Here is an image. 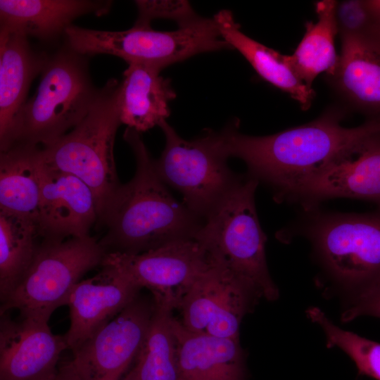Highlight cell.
<instances>
[{
	"label": "cell",
	"mask_w": 380,
	"mask_h": 380,
	"mask_svg": "<svg viewBox=\"0 0 380 380\" xmlns=\"http://www.w3.org/2000/svg\"><path fill=\"white\" fill-rule=\"evenodd\" d=\"M343 115L330 110L307 124L262 137L240 133L233 122L221 130L224 147L229 158L246 164L249 176L270 186L277 201L301 181L358 151L380 132V120L347 128L340 125Z\"/></svg>",
	"instance_id": "obj_1"
},
{
	"label": "cell",
	"mask_w": 380,
	"mask_h": 380,
	"mask_svg": "<svg viewBox=\"0 0 380 380\" xmlns=\"http://www.w3.org/2000/svg\"><path fill=\"white\" fill-rule=\"evenodd\" d=\"M123 139L134 153L136 170L115 190L99 216L97 222L106 228L99 241L106 254H140L194 239L204 220L171 194L156 172L140 133L127 127Z\"/></svg>",
	"instance_id": "obj_2"
},
{
	"label": "cell",
	"mask_w": 380,
	"mask_h": 380,
	"mask_svg": "<svg viewBox=\"0 0 380 380\" xmlns=\"http://www.w3.org/2000/svg\"><path fill=\"white\" fill-rule=\"evenodd\" d=\"M36 93L15 120L12 146L50 144L77 126L94 104L100 89L89 74L85 56L68 46L46 58Z\"/></svg>",
	"instance_id": "obj_3"
},
{
	"label": "cell",
	"mask_w": 380,
	"mask_h": 380,
	"mask_svg": "<svg viewBox=\"0 0 380 380\" xmlns=\"http://www.w3.org/2000/svg\"><path fill=\"white\" fill-rule=\"evenodd\" d=\"M121 124L120 82L110 79L99 89L92 108L77 126L54 142L39 147L44 164L76 176L91 189L99 216L121 184L113 152Z\"/></svg>",
	"instance_id": "obj_4"
},
{
	"label": "cell",
	"mask_w": 380,
	"mask_h": 380,
	"mask_svg": "<svg viewBox=\"0 0 380 380\" xmlns=\"http://www.w3.org/2000/svg\"><path fill=\"white\" fill-rule=\"evenodd\" d=\"M258 184L248 175L243 177L204 220L194 239L212 260L252 284L262 298L274 301L279 289L267 267L266 236L255 205Z\"/></svg>",
	"instance_id": "obj_5"
},
{
	"label": "cell",
	"mask_w": 380,
	"mask_h": 380,
	"mask_svg": "<svg viewBox=\"0 0 380 380\" xmlns=\"http://www.w3.org/2000/svg\"><path fill=\"white\" fill-rule=\"evenodd\" d=\"M158 126L165 144L160 158L154 160L156 172L167 186L181 194L190 210L205 220L243 176L229 167L221 131L206 130L186 140L166 120Z\"/></svg>",
	"instance_id": "obj_6"
},
{
	"label": "cell",
	"mask_w": 380,
	"mask_h": 380,
	"mask_svg": "<svg viewBox=\"0 0 380 380\" xmlns=\"http://www.w3.org/2000/svg\"><path fill=\"white\" fill-rule=\"evenodd\" d=\"M64 34L67 46L80 55H113L128 64H144L161 70L198 53L232 49L215 20L203 17L175 31L136 26L123 31H103L71 25Z\"/></svg>",
	"instance_id": "obj_7"
},
{
	"label": "cell",
	"mask_w": 380,
	"mask_h": 380,
	"mask_svg": "<svg viewBox=\"0 0 380 380\" xmlns=\"http://www.w3.org/2000/svg\"><path fill=\"white\" fill-rule=\"evenodd\" d=\"M105 255L99 241L91 236L42 240L23 278L1 303L0 315L17 310L20 316L49 321L55 310L66 305L82 277L101 265Z\"/></svg>",
	"instance_id": "obj_8"
},
{
	"label": "cell",
	"mask_w": 380,
	"mask_h": 380,
	"mask_svg": "<svg viewBox=\"0 0 380 380\" xmlns=\"http://www.w3.org/2000/svg\"><path fill=\"white\" fill-rule=\"evenodd\" d=\"M306 212L302 234L332 277L353 291L380 279V205L365 213Z\"/></svg>",
	"instance_id": "obj_9"
},
{
	"label": "cell",
	"mask_w": 380,
	"mask_h": 380,
	"mask_svg": "<svg viewBox=\"0 0 380 380\" xmlns=\"http://www.w3.org/2000/svg\"><path fill=\"white\" fill-rule=\"evenodd\" d=\"M210 260L182 300L177 309L181 314L179 320L194 333L239 339L243 317L262 297L252 284Z\"/></svg>",
	"instance_id": "obj_10"
},
{
	"label": "cell",
	"mask_w": 380,
	"mask_h": 380,
	"mask_svg": "<svg viewBox=\"0 0 380 380\" xmlns=\"http://www.w3.org/2000/svg\"><path fill=\"white\" fill-rule=\"evenodd\" d=\"M154 310L153 297L140 295L72 352L81 380H121L136 360Z\"/></svg>",
	"instance_id": "obj_11"
},
{
	"label": "cell",
	"mask_w": 380,
	"mask_h": 380,
	"mask_svg": "<svg viewBox=\"0 0 380 380\" xmlns=\"http://www.w3.org/2000/svg\"><path fill=\"white\" fill-rule=\"evenodd\" d=\"M115 266L153 297L170 302L177 310L195 281L210 263L195 239L176 241L140 254H106L102 264Z\"/></svg>",
	"instance_id": "obj_12"
},
{
	"label": "cell",
	"mask_w": 380,
	"mask_h": 380,
	"mask_svg": "<svg viewBox=\"0 0 380 380\" xmlns=\"http://www.w3.org/2000/svg\"><path fill=\"white\" fill-rule=\"evenodd\" d=\"M369 201L380 205V132L360 149L301 181L277 201L300 203L305 210L333 198Z\"/></svg>",
	"instance_id": "obj_13"
},
{
	"label": "cell",
	"mask_w": 380,
	"mask_h": 380,
	"mask_svg": "<svg viewBox=\"0 0 380 380\" xmlns=\"http://www.w3.org/2000/svg\"><path fill=\"white\" fill-rule=\"evenodd\" d=\"M46 319L1 315L0 380H51L61 353L68 349L64 336L52 333Z\"/></svg>",
	"instance_id": "obj_14"
},
{
	"label": "cell",
	"mask_w": 380,
	"mask_h": 380,
	"mask_svg": "<svg viewBox=\"0 0 380 380\" xmlns=\"http://www.w3.org/2000/svg\"><path fill=\"white\" fill-rule=\"evenodd\" d=\"M40 198L37 229L46 241L89 236L98 222L96 200L91 189L69 173L46 166L39 149Z\"/></svg>",
	"instance_id": "obj_15"
},
{
	"label": "cell",
	"mask_w": 380,
	"mask_h": 380,
	"mask_svg": "<svg viewBox=\"0 0 380 380\" xmlns=\"http://www.w3.org/2000/svg\"><path fill=\"white\" fill-rule=\"evenodd\" d=\"M101 266L95 276L79 281L68 299L70 327L64 336L72 352L134 300L142 289L115 266Z\"/></svg>",
	"instance_id": "obj_16"
},
{
	"label": "cell",
	"mask_w": 380,
	"mask_h": 380,
	"mask_svg": "<svg viewBox=\"0 0 380 380\" xmlns=\"http://www.w3.org/2000/svg\"><path fill=\"white\" fill-rule=\"evenodd\" d=\"M341 37V54L327 78L368 120H380V27L365 35Z\"/></svg>",
	"instance_id": "obj_17"
},
{
	"label": "cell",
	"mask_w": 380,
	"mask_h": 380,
	"mask_svg": "<svg viewBox=\"0 0 380 380\" xmlns=\"http://www.w3.org/2000/svg\"><path fill=\"white\" fill-rule=\"evenodd\" d=\"M27 36L0 26V151L10 149L16 118L26 103L33 79L46 57L37 53Z\"/></svg>",
	"instance_id": "obj_18"
},
{
	"label": "cell",
	"mask_w": 380,
	"mask_h": 380,
	"mask_svg": "<svg viewBox=\"0 0 380 380\" xmlns=\"http://www.w3.org/2000/svg\"><path fill=\"white\" fill-rule=\"evenodd\" d=\"M173 327L181 380H246L240 339L189 331L176 317Z\"/></svg>",
	"instance_id": "obj_19"
},
{
	"label": "cell",
	"mask_w": 380,
	"mask_h": 380,
	"mask_svg": "<svg viewBox=\"0 0 380 380\" xmlns=\"http://www.w3.org/2000/svg\"><path fill=\"white\" fill-rule=\"evenodd\" d=\"M112 4L111 1L0 0L1 27L51 41L65 34L77 18L106 14Z\"/></svg>",
	"instance_id": "obj_20"
},
{
	"label": "cell",
	"mask_w": 380,
	"mask_h": 380,
	"mask_svg": "<svg viewBox=\"0 0 380 380\" xmlns=\"http://www.w3.org/2000/svg\"><path fill=\"white\" fill-rule=\"evenodd\" d=\"M161 70L144 64H128L120 82V120L138 132H146L166 120L169 103L176 92Z\"/></svg>",
	"instance_id": "obj_21"
},
{
	"label": "cell",
	"mask_w": 380,
	"mask_h": 380,
	"mask_svg": "<svg viewBox=\"0 0 380 380\" xmlns=\"http://www.w3.org/2000/svg\"><path fill=\"white\" fill-rule=\"evenodd\" d=\"M213 19L222 37L248 61L262 78L288 93L302 109L310 108L315 92L296 74L289 55L281 54L246 35L229 10L220 11Z\"/></svg>",
	"instance_id": "obj_22"
},
{
	"label": "cell",
	"mask_w": 380,
	"mask_h": 380,
	"mask_svg": "<svg viewBox=\"0 0 380 380\" xmlns=\"http://www.w3.org/2000/svg\"><path fill=\"white\" fill-rule=\"evenodd\" d=\"M39 149V146L16 145L0 155V212L27 219L37 227Z\"/></svg>",
	"instance_id": "obj_23"
},
{
	"label": "cell",
	"mask_w": 380,
	"mask_h": 380,
	"mask_svg": "<svg viewBox=\"0 0 380 380\" xmlns=\"http://www.w3.org/2000/svg\"><path fill=\"white\" fill-rule=\"evenodd\" d=\"M153 297L154 310L143 346L121 380H181L174 332V305Z\"/></svg>",
	"instance_id": "obj_24"
},
{
	"label": "cell",
	"mask_w": 380,
	"mask_h": 380,
	"mask_svg": "<svg viewBox=\"0 0 380 380\" xmlns=\"http://www.w3.org/2000/svg\"><path fill=\"white\" fill-rule=\"evenodd\" d=\"M336 4L334 0L319 1L315 4L317 21L306 23L302 40L294 53L289 55L296 74L311 88L318 75L332 73L338 63V56L334 46L335 36L338 33L335 18Z\"/></svg>",
	"instance_id": "obj_25"
},
{
	"label": "cell",
	"mask_w": 380,
	"mask_h": 380,
	"mask_svg": "<svg viewBox=\"0 0 380 380\" xmlns=\"http://www.w3.org/2000/svg\"><path fill=\"white\" fill-rule=\"evenodd\" d=\"M37 225L0 212V299L4 302L29 269L39 243Z\"/></svg>",
	"instance_id": "obj_26"
},
{
	"label": "cell",
	"mask_w": 380,
	"mask_h": 380,
	"mask_svg": "<svg viewBox=\"0 0 380 380\" xmlns=\"http://www.w3.org/2000/svg\"><path fill=\"white\" fill-rule=\"evenodd\" d=\"M306 315L322 328L328 348L337 347L345 352L355 364L360 375L380 380V343L338 327L317 307L309 308Z\"/></svg>",
	"instance_id": "obj_27"
},
{
	"label": "cell",
	"mask_w": 380,
	"mask_h": 380,
	"mask_svg": "<svg viewBox=\"0 0 380 380\" xmlns=\"http://www.w3.org/2000/svg\"><path fill=\"white\" fill-rule=\"evenodd\" d=\"M138 16L136 27H149L154 19H168L175 21L179 27L189 25L201 16L197 15L187 1H135Z\"/></svg>",
	"instance_id": "obj_28"
},
{
	"label": "cell",
	"mask_w": 380,
	"mask_h": 380,
	"mask_svg": "<svg viewBox=\"0 0 380 380\" xmlns=\"http://www.w3.org/2000/svg\"><path fill=\"white\" fill-rule=\"evenodd\" d=\"M335 18L341 36H362L371 32L376 24L365 0L337 2Z\"/></svg>",
	"instance_id": "obj_29"
},
{
	"label": "cell",
	"mask_w": 380,
	"mask_h": 380,
	"mask_svg": "<svg viewBox=\"0 0 380 380\" xmlns=\"http://www.w3.org/2000/svg\"><path fill=\"white\" fill-rule=\"evenodd\" d=\"M363 315L380 318V279L353 291L341 319L346 322Z\"/></svg>",
	"instance_id": "obj_30"
},
{
	"label": "cell",
	"mask_w": 380,
	"mask_h": 380,
	"mask_svg": "<svg viewBox=\"0 0 380 380\" xmlns=\"http://www.w3.org/2000/svg\"><path fill=\"white\" fill-rule=\"evenodd\" d=\"M62 380H81L76 372L71 360L58 366Z\"/></svg>",
	"instance_id": "obj_31"
},
{
	"label": "cell",
	"mask_w": 380,
	"mask_h": 380,
	"mask_svg": "<svg viewBox=\"0 0 380 380\" xmlns=\"http://www.w3.org/2000/svg\"><path fill=\"white\" fill-rule=\"evenodd\" d=\"M365 3L376 23L380 27V0H365Z\"/></svg>",
	"instance_id": "obj_32"
},
{
	"label": "cell",
	"mask_w": 380,
	"mask_h": 380,
	"mask_svg": "<svg viewBox=\"0 0 380 380\" xmlns=\"http://www.w3.org/2000/svg\"><path fill=\"white\" fill-rule=\"evenodd\" d=\"M51 380H62L61 374L60 372L59 368L58 369L57 374Z\"/></svg>",
	"instance_id": "obj_33"
}]
</instances>
